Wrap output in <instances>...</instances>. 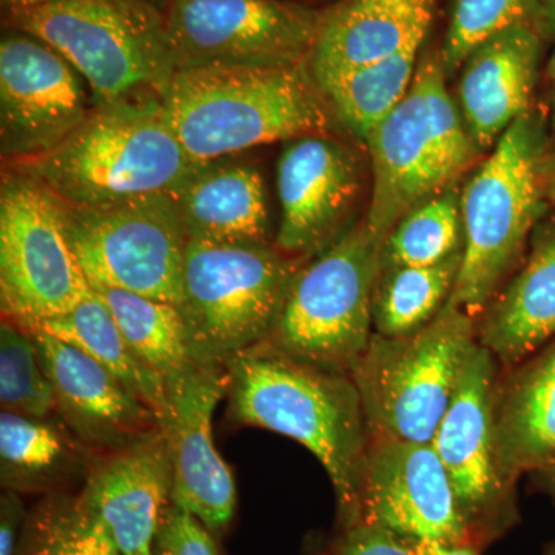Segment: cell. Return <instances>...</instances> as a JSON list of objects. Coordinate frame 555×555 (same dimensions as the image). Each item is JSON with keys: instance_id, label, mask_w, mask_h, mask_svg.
<instances>
[{"instance_id": "obj_1", "label": "cell", "mask_w": 555, "mask_h": 555, "mask_svg": "<svg viewBox=\"0 0 555 555\" xmlns=\"http://www.w3.org/2000/svg\"><path fill=\"white\" fill-rule=\"evenodd\" d=\"M228 371L230 422L312 452L334 486L338 529L360 524L371 434L352 375L262 350L244 353Z\"/></svg>"}, {"instance_id": "obj_2", "label": "cell", "mask_w": 555, "mask_h": 555, "mask_svg": "<svg viewBox=\"0 0 555 555\" xmlns=\"http://www.w3.org/2000/svg\"><path fill=\"white\" fill-rule=\"evenodd\" d=\"M158 101L199 166L272 142L328 134L335 119L309 61L175 69Z\"/></svg>"}, {"instance_id": "obj_3", "label": "cell", "mask_w": 555, "mask_h": 555, "mask_svg": "<svg viewBox=\"0 0 555 555\" xmlns=\"http://www.w3.org/2000/svg\"><path fill=\"white\" fill-rule=\"evenodd\" d=\"M11 164L72 207L175 196L203 167L175 137L158 98L91 109L60 144Z\"/></svg>"}, {"instance_id": "obj_4", "label": "cell", "mask_w": 555, "mask_h": 555, "mask_svg": "<svg viewBox=\"0 0 555 555\" xmlns=\"http://www.w3.org/2000/svg\"><path fill=\"white\" fill-rule=\"evenodd\" d=\"M547 147L545 119L529 109L503 133L460 193L462 266L448 302L477 321L503 281L520 268L543 221Z\"/></svg>"}, {"instance_id": "obj_5", "label": "cell", "mask_w": 555, "mask_h": 555, "mask_svg": "<svg viewBox=\"0 0 555 555\" xmlns=\"http://www.w3.org/2000/svg\"><path fill=\"white\" fill-rule=\"evenodd\" d=\"M447 75L440 53L423 54L403 100L363 141L372 169L366 222L386 238L404 215L451 188L480 153Z\"/></svg>"}, {"instance_id": "obj_6", "label": "cell", "mask_w": 555, "mask_h": 555, "mask_svg": "<svg viewBox=\"0 0 555 555\" xmlns=\"http://www.w3.org/2000/svg\"><path fill=\"white\" fill-rule=\"evenodd\" d=\"M301 269L268 243L189 240L179 312L193 360L224 367L275 327Z\"/></svg>"}, {"instance_id": "obj_7", "label": "cell", "mask_w": 555, "mask_h": 555, "mask_svg": "<svg viewBox=\"0 0 555 555\" xmlns=\"http://www.w3.org/2000/svg\"><path fill=\"white\" fill-rule=\"evenodd\" d=\"M386 240L364 221L301 266L275 327L251 350L352 375L374 335Z\"/></svg>"}, {"instance_id": "obj_8", "label": "cell", "mask_w": 555, "mask_h": 555, "mask_svg": "<svg viewBox=\"0 0 555 555\" xmlns=\"http://www.w3.org/2000/svg\"><path fill=\"white\" fill-rule=\"evenodd\" d=\"M476 345V318L449 302L414 334L372 335L352 371L371 437L433 443Z\"/></svg>"}, {"instance_id": "obj_9", "label": "cell", "mask_w": 555, "mask_h": 555, "mask_svg": "<svg viewBox=\"0 0 555 555\" xmlns=\"http://www.w3.org/2000/svg\"><path fill=\"white\" fill-rule=\"evenodd\" d=\"M14 14L22 31L57 51L82 76L98 107L159 98L173 75L164 24L149 5L54 0Z\"/></svg>"}, {"instance_id": "obj_10", "label": "cell", "mask_w": 555, "mask_h": 555, "mask_svg": "<svg viewBox=\"0 0 555 555\" xmlns=\"http://www.w3.org/2000/svg\"><path fill=\"white\" fill-rule=\"evenodd\" d=\"M60 206L90 286L179 306L189 235L173 195L104 207Z\"/></svg>"}, {"instance_id": "obj_11", "label": "cell", "mask_w": 555, "mask_h": 555, "mask_svg": "<svg viewBox=\"0 0 555 555\" xmlns=\"http://www.w3.org/2000/svg\"><path fill=\"white\" fill-rule=\"evenodd\" d=\"M90 292L57 199L35 179L5 175L0 192L3 320L33 327L75 309Z\"/></svg>"}, {"instance_id": "obj_12", "label": "cell", "mask_w": 555, "mask_h": 555, "mask_svg": "<svg viewBox=\"0 0 555 555\" xmlns=\"http://www.w3.org/2000/svg\"><path fill=\"white\" fill-rule=\"evenodd\" d=\"M499 375V361L477 341L430 443L447 469L460 513L480 550L520 520L516 488L506 483L496 459L494 404Z\"/></svg>"}, {"instance_id": "obj_13", "label": "cell", "mask_w": 555, "mask_h": 555, "mask_svg": "<svg viewBox=\"0 0 555 555\" xmlns=\"http://www.w3.org/2000/svg\"><path fill=\"white\" fill-rule=\"evenodd\" d=\"M323 17L281 0H173L164 33L175 69L295 64Z\"/></svg>"}, {"instance_id": "obj_14", "label": "cell", "mask_w": 555, "mask_h": 555, "mask_svg": "<svg viewBox=\"0 0 555 555\" xmlns=\"http://www.w3.org/2000/svg\"><path fill=\"white\" fill-rule=\"evenodd\" d=\"M228 386V369L192 360L166 378L167 404L159 420L173 473L171 503L198 518L214 535L228 531L238 502L232 469L215 448L211 433Z\"/></svg>"}, {"instance_id": "obj_15", "label": "cell", "mask_w": 555, "mask_h": 555, "mask_svg": "<svg viewBox=\"0 0 555 555\" xmlns=\"http://www.w3.org/2000/svg\"><path fill=\"white\" fill-rule=\"evenodd\" d=\"M361 521L382 526L409 543L476 546L430 443L371 437Z\"/></svg>"}, {"instance_id": "obj_16", "label": "cell", "mask_w": 555, "mask_h": 555, "mask_svg": "<svg viewBox=\"0 0 555 555\" xmlns=\"http://www.w3.org/2000/svg\"><path fill=\"white\" fill-rule=\"evenodd\" d=\"M86 80L57 51L31 35L0 43V119L10 159L38 155L78 129L91 109Z\"/></svg>"}, {"instance_id": "obj_17", "label": "cell", "mask_w": 555, "mask_h": 555, "mask_svg": "<svg viewBox=\"0 0 555 555\" xmlns=\"http://www.w3.org/2000/svg\"><path fill=\"white\" fill-rule=\"evenodd\" d=\"M281 222L275 247L288 257L318 255L347 232L361 192V167L349 145L328 134L287 141L276 170Z\"/></svg>"}, {"instance_id": "obj_18", "label": "cell", "mask_w": 555, "mask_h": 555, "mask_svg": "<svg viewBox=\"0 0 555 555\" xmlns=\"http://www.w3.org/2000/svg\"><path fill=\"white\" fill-rule=\"evenodd\" d=\"M102 454L87 469L80 500L107 528L120 555H153L173 486L160 427Z\"/></svg>"}, {"instance_id": "obj_19", "label": "cell", "mask_w": 555, "mask_h": 555, "mask_svg": "<svg viewBox=\"0 0 555 555\" xmlns=\"http://www.w3.org/2000/svg\"><path fill=\"white\" fill-rule=\"evenodd\" d=\"M30 332L56 412L83 447L107 452L158 429L152 409L98 361L47 332Z\"/></svg>"}, {"instance_id": "obj_20", "label": "cell", "mask_w": 555, "mask_h": 555, "mask_svg": "<svg viewBox=\"0 0 555 555\" xmlns=\"http://www.w3.org/2000/svg\"><path fill=\"white\" fill-rule=\"evenodd\" d=\"M543 40L534 22H520L486 40L463 62L459 109L480 152L494 149L532 109Z\"/></svg>"}, {"instance_id": "obj_21", "label": "cell", "mask_w": 555, "mask_h": 555, "mask_svg": "<svg viewBox=\"0 0 555 555\" xmlns=\"http://www.w3.org/2000/svg\"><path fill=\"white\" fill-rule=\"evenodd\" d=\"M436 0H346L324 14L309 68L317 86L423 46Z\"/></svg>"}, {"instance_id": "obj_22", "label": "cell", "mask_w": 555, "mask_h": 555, "mask_svg": "<svg viewBox=\"0 0 555 555\" xmlns=\"http://www.w3.org/2000/svg\"><path fill=\"white\" fill-rule=\"evenodd\" d=\"M555 337V219L540 222L529 251L477 321V341L500 369L517 366Z\"/></svg>"}, {"instance_id": "obj_23", "label": "cell", "mask_w": 555, "mask_h": 555, "mask_svg": "<svg viewBox=\"0 0 555 555\" xmlns=\"http://www.w3.org/2000/svg\"><path fill=\"white\" fill-rule=\"evenodd\" d=\"M495 438L500 473L517 488L525 474L555 463V337L502 371L495 387Z\"/></svg>"}, {"instance_id": "obj_24", "label": "cell", "mask_w": 555, "mask_h": 555, "mask_svg": "<svg viewBox=\"0 0 555 555\" xmlns=\"http://www.w3.org/2000/svg\"><path fill=\"white\" fill-rule=\"evenodd\" d=\"M175 198L189 240L268 243V198L255 167L207 164L188 179Z\"/></svg>"}, {"instance_id": "obj_25", "label": "cell", "mask_w": 555, "mask_h": 555, "mask_svg": "<svg viewBox=\"0 0 555 555\" xmlns=\"http://www.w3.org/2000/svg\"><path fill=\"white\" fill-rule=\"evenodd\" d=\"M83 444L47 418L0 414V480L7 491L54 494L86 469Z\"/></svg>"}, {"instance_id": "obj_26", "label": "cell", "mask_w": 555, "mask_h": 555, "mask_svg": "<svg viewBox=\"0 0 555 555\" xmlns=\"http://www.w3.org/2000/svg\"><path fill=\"white\" fill-rule=\"evenodd\" d=\"M27 331L47 332L78 347L112 372L139 400L144 401L158 423L163 418L167 404L166 379L131 350L115 318L93 288L75 309Z\"/></svg>"}, {"instance_id": "obj_27", "label": "cell", "mask_w": 555, "mask_h": 555, "mask_svg": "<svg viewBox=\"0 0 555 555\" xmlns=\"http://www.w3.org/2000/svg\"><path fill=\"white\" fill-rule=\"evenodd\" d=\"M462 255L425 268L383 266L372 308L374 334L404 337L427 326L451 297Z\"/></svg>"}, {"instance_id": "obj_28", "label": "cell", "mask_w": 555, "mask_h": 555, "mask_svg": "<svg viewBox=\"0 0 555 555\" xmlns=\"http://www.w3.org/2000/svg\"><path fill=\"white\" fill-rule=\"evenodd\" d=\"M422 46L352 69L320 86L335 120L360 141L400 104L414 80Z\"/></svg>"}, {"instance_id": "obj_29", "label": "cell", "mask_w": 555, "mask_h": 555, "mask_svg": "<svg viewBox=\"0 0 555 555\" xmlns=\"http://www.w3.org/2000/svg\"><path fill=\"white\" fill-rule=\"evenodd\" d=\"M115 318L131 350L164 379L193 360L178 306L104 286H91Z\"/></svg>"}, {"instance_id": "obj_30", "label": "cell", "mask_w": 555, "mask_h": 555, "mask_svg": "<svg viewBox=\"0 0 555 555\" xmlns=\"http://www.w3.org/2000/svg\"><path fill=\"white\" fill-rule=\"evenodd\" d=\"M17 555H120L79 495L49 494L25 520Z\"/></svg>"}, {"instance_id": "obj_31", "label": "cell", "mask_w": 555, "mask_h": 555, "mask_svg": "<svg viewBox=\"0 0 555 555\" xmlns=\"http://www.w3.org/2000/svg\"><path fill=\"white\" fill-rule=\"evenodd\" d=\"M463 251L460 193L455 185L409 211L387 236L385 266L425 268Z\"/></svg>"}, {"instance_id": "obj_32", "label": "cell", "mask_w": 555, "mask_h": 555, "mask_svg": "<svg viewBox=\"0 0 555 555\" xmlns=\"http://www.w3.org/2000/svg\"><path fill=\"white\" fill-rule=\"evenodd\" d=\"M0 406L2 412L49 418L56 411L51 386L31 332L2 320L0 324Z\"/></svg>"}, {"instance_id": "obj_33", "label": "cell", "mask_w": 555, "mask_h": 555, "mask_svg": "<svg viewBox=\"0 0 555 555\" xmlns=\"http://www.w3.org/2000/svg\"><path fill=\"white\" fill-rule=\"evenodd\" d=\"M540 0H455L440 50L444 72L462 67L466 57L486 40L520 22H534Z\"/></svg>"}, {"instance_id": "obj_34", "label": "cell", "mask_w": 555, "mask_h": 555, "mask_svg": "<svg viewBox=\"0 0 555 555\" xmlns=\"http://www.w3.org/2000/svg\"><path fill=\"white\" fill-rule=\"evenodd\" d=\"M215 537L198 518L170 503L156 532L153 555H221Z\"/></svg>"}, {"instance_id": "obj_35", "label": "cell", "mask_w": 555, "mask_h": 555, "mask_svg": "<svg viewBox=\"0 0 555 555\" xmlns=\"http://www.w3.org/2000/svg\"><path fill=\"white\" fill-rule=\"evenodd\" d=\"M324 555H416L414 546L382 526L361 521L338 529Z\"/></svg>"}, {"instance_id": "obj_36", "label": "cell", "mask_w": 555, "mask_h": 555, "mask_svg": "<svg viewBox=\"0 0 555 555\" xmlns=\"http://www.w3.org/2000/svg\"><path fill=\"white\" fill-rule=\"evenodd\" d=\"M27 516L20 492L3 489L0 496V555H17Z\"/></svg>"}, {"instance_id": "obj_37", "label": "cell", "mask_w": 555, "mask_h": 555, "mask_svg": "<svg viewBox=\"0 0 555 555\" xmlns=\"http://www.w3.org/2000/svg\"><path fill=\"white\" fill-rule=\"evenodd\" d=\"M416 555H480L481 550L476 546L437 545V543H411Z\"/></svg>"}, {"instance_id": "obj_38", "label": "cell", "mask_w": 555, "mask_h": 555, "mask_svg": "<svg viewBox=\"0 0 555 555\" xmlns=\"http://www.w3.org/2000/svg\"><path fill=\"white\" fill-rule=\"evenodd\" d=\"M537 27L545 39H555V0H540Z\"/></svg>"}, {"instance_id": "obj_39", "label": "cell", "mask_w": 555, "mask_h": 555, "mask_svg": "<svg viewBox=\"0 0 555 555\" xmlns=\"http://www.w3.org/2000/svg\"><path fill=\"white\" fill-rule=\"evenodd\" d=\"M542 173L547 204L555 207V142L547 147Z\"/></svg>"}, {"instance_id": "obj_40", "label": "cell", "mask_w": 555, "mask_h": 555, "mask_svg": "<svg viewBox=\"0 0 555 555\" xmlns=\"http://www.w3.org/2000/svg\"><path fill=\"white\" fill-rule=\"evenodd\" d=\"M529 476H531L535 491L550 496L555 502V463L546 466L545 469L529 474Z\"/></svg>"}, {"instance_id": "obj_41", "label": "cell", "mask_w": 555, "mask_h": 555, "mask_svg": "<svg viewBox=\"0 0 555 555\" xmlns=\"http://www.w3.org/2000/svg\"><path fill=\"white\" fill-rule=\"evenodd\" d=\"M50 2H54V0H3V3H5L7 7H10L14 13L38 9V7L47 5V3Z\"/></svg>"}, {"instance_id": "obj_42", "label": "cell", "mask_w": 555, "mask_h": 555, "mask_svg": "<svg viewBox=\"0 0 555 555\" xmlns=\"http://www.w3.org/2000/svg\"><path fill=\"white\" fill-rule=\"evenodd\" d=\"M550 73L551 79H553V118H551V124H553V130L555 133V51L553 60H551Z\"/></svg>"}, {"instance_id": "obj_43", "label": "cell", "mask_w": 555, "mask_h": 555, "mask_svg": "<svg viewBox=\"0 0 555 555\" xmlns=\"http://www.w3.org/2000/svg\"><path fill=\"white\" fill-rule=\"evenodd\" d=\"M542 555H555V540L554 542L547 543Z\"/></svg>"}, {"instance_id": "obj_44", "label": "cell", "mask_w": 555, "mask_h": 555, "mask_svg": "<svg viewBox=\"0 0 555 555\" xmlns=\"http://www.w3.org/2000/svg\"><path fill=\"white\" fill-rule=\"evenodd\" d=\"M122 2L133 3V5H147L145 0H122Z\"/></svg>"}]
</instances>
